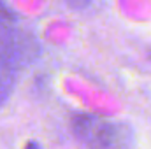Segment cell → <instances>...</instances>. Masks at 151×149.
Listing matches in <instances>:
<instances>
[{"mask_svg":"<svg viewBox=\"0 0 151 149\" xmlns=\"http://www.w3.org/2000/svg\"><path fill=\"white\" fill-rule=\"evenodd\" d=\"M72 132L90 149H130L134 139L128 125L93 114H76Z\"/></svg>","mask_w":151,"mask_h":149,"instance_id":"6da1fadb","label":"cell"},{"mask_svg":"<svg viewBox=\"0 0 151 149\" xmlns=\"http://www.w3.org/2000/svg\"><path fill=\"white\" fill-rule=\"evenodd\" d=\"M27 65L21 47L9 37L0 35V105L7 100L18 72Z\"/></svg>","mask_w":151,"mask_h":149,"instance_id":"7a4b0ae2","label":"cell"},{"mask_svg":"<svg viewBox=\"0 0 151 149\" xmlns=\"http://www.w3.org/2000/svg\"><path fill=\"white\" fill-rule=\"evenodd\" d=\"M14 21V14L9 11V7L0 0V27H11Z\"/></svg>","mask_w":151,"mask_h":149,"instance_id":"3957f363","label":"cell"},{"mask_svg":"<svg viewBox=\"0 0 151 149\" xmlns=\"http://www.w3.org/2000/svg\"><path fill=\"white\" fill-rule=\"evenodd\" d=\"M65 2H67V5H70L72 9H76V11L86 9V7L91 4V0H65Z\"/></svg>","mask_w":151,"mask_h":149,"instance_id":"277c9868","label":"cell"}]
</instances>
